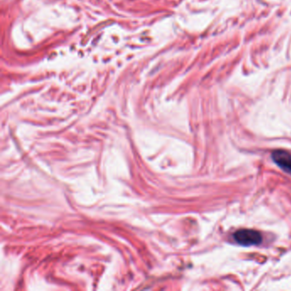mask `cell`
Masks as SVG:
<instances>
[{"label":"cell","instance_id":"6da1fadb","mask_svg":"<svg viewBox=\"0 0 291 291\" xmlns=\"http://www.w3.org/2000/svg\"><path fill=\"white\" fill-rule=\"evenodd\" d=\"M233 238L237 244L244 247L258 245L262 242V236L259 231L248 229L237 230L233 234Z\"/></svg>","mask_w":291,"mask_h":291},{"label":"cell","instance_id":"7a4b0ae2","mask_svg":"<svg viewBox=\"0 0 291 291\" xmlns=\"http://www.w3.org/2000/svg\"><path fill=\"white\" fill-rule=\"evenodd\" d=\"M272 158L273 162L278 166L284 170L285 173L291 175V155L287 151L278 150L273 151L272 154Z\"/></svg>","mask_w":291,"mask_h":291}]
</instances>
